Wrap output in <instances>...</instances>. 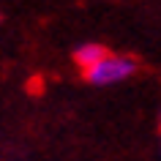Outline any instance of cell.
Instances as JSON below:
<instances>
[{
    "label": "cell",
    "mask_w": 161,
    "mask_h": 161,
    "mask_svg": "<svg viewBox=\"0 0 161 161\" xmlns=\"http://www.w3.org/2000/svg\"><path fill=\"white\" fill-rule=\"evenodd\" d=\"M136 68L139 66H136L134 58H128V55H112L109 52L96 66L82 71V76H85V82H90L96 87H109V85H118V82H126L128 76H134Z\"/></svg>",
    "instance_id": "1"
},
{
    "label": "cell",
    "mask_w": 161,
    "mask_h": 161,
    "mask_svg": "<svg viewBox=\"0 0 161 161\" xmlns=\"http://www.w3.org/2000/svg\"><path fill=\"white\" fill-rule=\"evenodd\" d=\"M107 55H109V49H107L104 44L85 41V44H79V47L74 49V63L82 68V71H87L90 66H96V63H98L101 58H107Z\"/></svg>",
    "instance_id": "2"
}]
</instances>
